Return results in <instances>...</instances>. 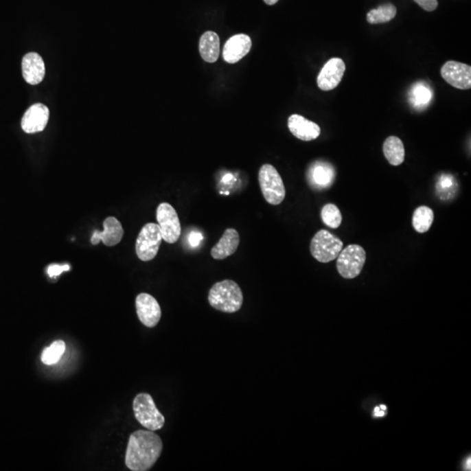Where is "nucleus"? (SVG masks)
<instances>
[{"mask_svg":"<svg viewBox=\"0 0 471 471\" xmlns=\"http://www.w3.org/2000/svg\"><path fill=\"white\" fill-rule=\"evenodd\" d=\"M208 301L213 308L227 314L240 311L244 296L240 286L233 280L225 279L216 283L209 290Z\"/></svg>","mask_w":471,"mask_h":471,"instance_id":"nucleus-2","label":"nucleus"},{"mask_svg":"<svg viewBox=\"0 0 471 471\" xmlns=\"http://www.w3.org/2000/svg\"><path fill=\"white\" fill-rule=\"evenodd\" d=\"M431 98L430 89H428L424 84L418 83L417 85L413 87L411 100L415 106L426 105L430 102Z\"/></svg>","mask_w":471,"mask_h":471,"instance_id":"nucleus-25","label":"nucleus"},{"mask_svg":"<svg viewBox=\"0 0 471 471\" xmlns=\"http://www.w3.org/2000/svg\"><path fill=\"white\" fill-rule=\"evenodd\" d=\"M45 73L46 67L40 54L34 51L25 54L22 60V74L25 82L31 85H38L43 80Z\"/></svg>","mask_w":471,"mask_h":471,"instance_id":"nucleus-17","label":"nucleus"},{"mask_svg":"<svg viewBox=\"0 0 471 471\" xmlns=\"http://www.w3.org/2000/svg\"><path fill=\"white\" fill-rule=\"evenodd\" d=\"M49 119V109L47 106L37 103L27 109L21 120V128L25 133L34 134L47 127Z\"/></svg>","mask_w":471,"mask_h":471,"instance_id":"nucleus-13","label":"nucleus"},{"mask_svg":"<svg viewBox=\"0 0 471 471\" xmlns=\"http://www.w3.org/2000/svg\"><path fill=\"white\" fill-rule=\"evenodd\" d=\"M240 243L238 232L235 229H227L220 240L211 249V257L214 260H225L236 253Z\"/></svg>","mask_w":471,"mask_h":471,"instance_id":"nucleus-18","label":"nucleus"},{"mask_svg":"<svg viewBox=\"0 0 471 471\" xmlns=\"http://www.w3.org/2000/svg\"><path fill=\"white\" fill-rule=\"evenodd\" d=\"M288 128L291 133L299 140L314 141L321 135V130L317 124L299 115H292L288 119Z\"/></svg>","mask_w":471,"mask_h":471,"instance_id":"nucleus-16","label":"nucleus"},{"mask_svg":"<svg viewBox=\"0 0 471 471\" xmlns=\"http://www.w3.org/2000/svg\"><path fill=\"white\" fill-rule=\"evenodd\" d=\"M66 345L62 341L53 342L49 347L45 348L41 354L42 363L46 365H54L60 361L64 353H65Z\"/></svg>","mask_w":471,"mask_h":471,"instance_id":"nucleus-23","label":"nucleus"},{"mask_svg":"<svg viewBox=\"0 0 471 471\" xmlns=\"http://www.w3.org/2000/svg\"><path fill=\"white\" fill-rule=\"evenodd\" d=\"M201 240L202 235H200L199 233H196V232H193V233H192V235H190L189 237V243L192 245V246H196V245L199 244V242Z\"/></svg>","mask_w":471,"mask_h":471,"instance_id":"nucleus-29","label":"nucleus"},{"mask_svg":"<svg viewBox=\"0 0 471 471\" xmlns=\"http://www.w3.org/2000/svg\"><path fill=\"white\" fill-rule=\"evenodd\" d=\"M277 1H279V0H264V2L268 5H275L277 4Z\"/></svg>","mask_w":471,"mask_h":471,"instance_id":"nucleus-30","label":"nucleus"},{"mask_svg":"<svg viewBox=\"0 0 471 471\" xmlns=\"http://www.w3.org/2000/svg\"><path fill=\"white\" fill-rule=\"evenodd\" d=\"M414 1L427 12H434L438 6V0H414Z\"/></svg>","mask_w":471,"mask_h":471,"instance_id":"nucleus-27","label":"nucleus"},{"mask_svg":"<svg viewBox=\"0 0 471 471\" xmlns=\"http://www.w3.org/2000/svg\"><path fill=\"white\" fill-rule=\"evenodd\" d=\"M157 219L163 240L168 244L176 243L182 228L176 209L170 203H161L157 209Z\"/></svg>","mask_w":471,"mask_h":471,"instance_id":"nucleus-8","label":"nucleus"},{"mask_svg":"<svg viewBox=\"0 0 471 471\" xmlns=\"http://www.w3.org/2000/svg\"><path fill=\"white\" fill-rule=\"evenodd\" d=\"M396 14L398 9L393 4L382 5L367 12V21L372 25L388 23L395 19Z\"/></svg>","mask_w":471,"mask_h":471,"instance_id":"nucleus-22","label":"nucleus"},{"mask_svg":"<svg viewBox=\"0 0 471 471\" xmlns=\"http://www.w3.org/2000/svg\"><path fill=\"white\" fill-rule=\"evenodd\" d=\"M163 238L159 225L148 222L141 229L135 243V251L139 259L148 262L157 257Z\"/></svg>","mask_w":471,"mask_h":471,"instance_id":"nucleus-7","label":"nucleus"},{"mask_svg":"<svg viewBox=\"0 0 471 471\" xmlns=\"http://www.w3.org/2000/svg\"><path fill=\"white\" fill-rule=\"evenodd\" d=\"M103 227H104V231L102 232L99 231L93 232L91 238L92 244L97 245L100 242L102 241L106 246H115L120 243L124 237V231L117 218L114 217L106 218L103 222Z\"/></svg>","mask_w":471,"mask_h":471,"instance_id":"nucleus-14","label":"nucleus"},{"mask_svg":"<svg viewBox=\"0 0 471 471\" xmlns=\"http://www.w3.org/2000/svg\"><path fill=\"white\" fill-rule=\"evenodd\" d=\"M200 56L203 60L209 63H214L218 60L220 54V40L215 32H205L199 41Z\"/></svg>","mask_w":471,"mask_h":471,"instance_id":"nucleus-19","label":"nucleus"},{"mask_svg":"<svg viewBox=\"0 0 471 471\" xmlns=\"http://www.w3.org/2000/svg\"><path fill=\"white\" fill-rule=\"evenodd\" d=\"M456 181L452 176L441 175L437 181V190L439 196L443 199L447 198V195H452L454 188H457Z\"/></svg>","mask_w":471,"mask_h":471,"instance_id":"nucleus-26","label":"nucleus"},{"mask_svg":"<svg viewBox=\"0 0 471 471\" xmlns=\"http://www.w3.org/2000/svg\"><path fill=\"white\" fill-rule=\"evenodd\" d=\"M135 419L148 430H161L165 424V418L158 411L152 396L146 393H139L133 402Z\"/></svg>","mask_w":471,"mask_h":471,"instance_id":"nucleus-3","label":"nucleus"},{"mask_svg":"<svg viewBox=\"0 0 471 471\" xmlns=\"http://www.w3.org/2000/svg\"><path fill=\"white\" fill-rule=\"evenodd\" d=\"M434 211L428 206H420L413 214L412 225L419 233H425L430 230L434 222Z\"/></svg>","mask_w":471,"mask_h":471,"instance_id":"nucleus-21","label":"nucleus"},{"mask_svg":"<svg viewBox=\"0 0 471 471\" xmlns=\"http://www.w3.org/2000/svg\"><path fill=\"white\" fill-rule=\"evenodd\" d=\"M163 447L162 439L154 431H135L128 440L126 466L133 471L150 470L159 459Z\"/></svg>","mask_w":471,"mask_h":471,"instance_id":"nucleus-1","label":"nucleus"},{"mask_svg":"<svg viewBox=\"0 0 471 471\" xmlns=\"http://www.w3.org/2000/svg\"><path fill=\"white\" fill-rule=\"evenodd\" d=\"M335 170L332 164L325 162H315L309 167L306 172V179L312 189H325L330 188L334 182Z\"/></svg>","mask_w":471,"mask_h":471,"instance_id":"nucleus-12","label":"nucleus"},{"mask_svg":"<svg viewBox=\"0 0 471 471\" xmlns=\"http://www.w3.org/2000/svg\"><path fill=\"white\" fill-rule=\"evenodd\" d=\"M367 254L359 244L348 245L337 257V269L342 277L354 279L360 275L366 263Z\"/></svg>","mask_w":471,"mask_h":471,"instance_id":"nucleus-6","label":"nucleus"},{"mask_svg":"<svg viewBox=\"0 0 471 471\" xmlns=\"http://www.w3.org/2000/svg\"><path fill=\"white\" fill-rule=\"evenodd\" d=\"M69 269L70 267L69 266H67V264H64V266H59V264H51V266L48 267L47 273L48 275H49L51 277H53L59 276L60 274L62 273L63 272H66V271H69Z\"/></svg>","mask_w":471,"mask_h":471,"instance_id":"nucleus-28","label":"nucleus"},{"mask_svg":"<svg viewBox=\"0 0 471 471\" xmlns=\"http://www.w3.org/2000/svg\"><path fill=\"white\" fill-rule=\"evenodd\" d=\"M346 65L341 58L329 60L319 73L317 84L319 89L331 91L337 88L343 78Z\"/></svg>","mask_w":471,"mask_h":471,"instance_id":"nucleus-11","label":"nucleus"},{"mask_svg":"<svg viewBox=\"0 0 471 471\" xmlns=\"http://www.w3.org/2000/svg\"><path fill=\"white\" fill-rule=\"evenodd\" d=\"M342 249L343 242L327 230L319 231L310 245L312 257L321 263H328L337 259Z\"/></svg>","mask_w":471,"mask_h":471,"instance_id":"nucleus-5","label":"nucleus"},{"mask_svg":"<svg viewBox=\"0 0 471 471\" xmlns=\"http://www.w3.org/2000/svg\"><path fill=\"white\" fill-rule=\"evenodd\" d=\"M261 192L266 201L272 205H279L286 198V188L282 176L271 164H264L259 172Z\"/></svg>","mask_w":471,"mask_h":471,"instance_id":"nucleus-4","label":"nucleus"},{"mask_svg":"<svg viewBox=\"0 0 471 471\" xmlns=\"http://www.w3.org/2000/svg\"><path fill=\"white\" fill-rule=\"evenodd\" d=\"M135 306L138 318L145 327L152 328L159 323L162 310L153 296L148 293H140L135 299Z\"/></svg>","mask_w":471,"mask_h":471,"instance_id":"nucleus-10","label":"nucleus"},{"mask_svg":"<svg viewBox=\"0 0 471 471\" xmlns=\"http://www.w3.org/2000/svg\"><path fill=\"white\" fill-rule=\"evenodd\" d=\"M441 76L445 82L457 89L471 88V67L457 61L450 60L441 69Z\"/></svg>","mask_w":471,"mask_h":471,"instance_id":"nucleus-9","label":"nucleus"},{"mask_svg":"<svg viewBox=\"0 0 471 471\" xmlns=\"http://www.w3.org/2000/svg\"><path fill=\"white\" fill-rule=\"evenodd\" d=\"M321 219L327 227L337 229L342 222V214L340 209L333 203H328L321 209Z\"/></svg>","mask_w":471,"mask_h":471,"instance_id":"nucleus-24","label":"nucleus"},{"mask_svg":"<svg viewBox=\"0 0 471 471\" xmlns=\"http://www.w3.org/2000/svg\"><path fill=\"white\" fill-rule=\"evenodd\" d=\"M251 40L246 34H237L229 38L222 50V57L227 62L235 64L243 59L251 51Z\"/></svg>","mask_w":471,"mask_h":471,"instance_id":"nucleus-15","label":"nucleus"},{"mask_svg":"<svg viewBox=\"0 0 471 471\" xmlns=\"http://www.w3.org/2000/svg\"><path fill=\"white\" fill-rule=\"evenodd\" d=\"M383 153L386 159L393 166H399L405 160V148L402 141L398 137H389L383 143Z\"/></svg>","mask_w":471,"mask_h":471,"instance_id":"nucleus-20","label":"nucleus"}]
</instances>
